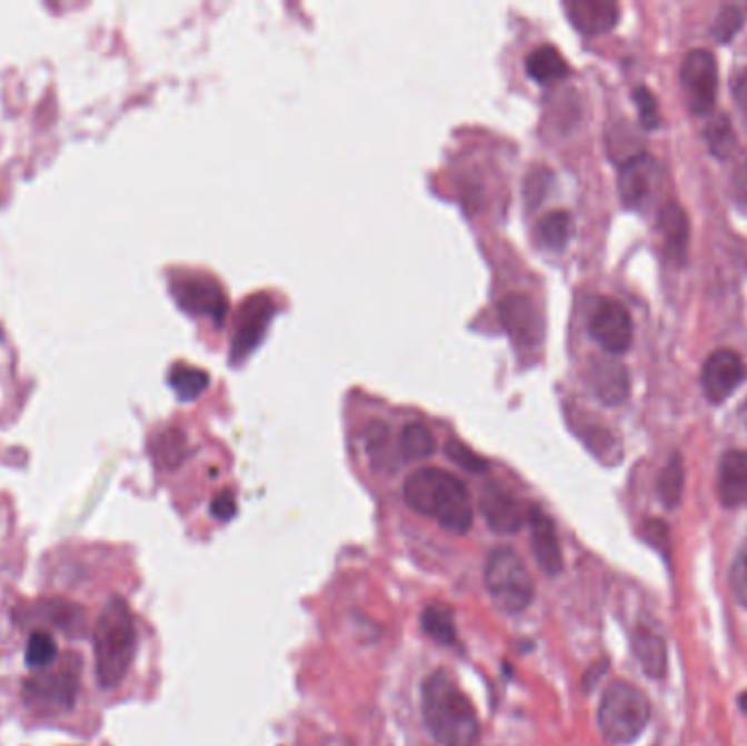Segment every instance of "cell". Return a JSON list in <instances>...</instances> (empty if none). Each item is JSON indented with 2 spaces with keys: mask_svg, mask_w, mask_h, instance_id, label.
Wrapping results in <instances>:
<instances>
[{
  "mask_svg": "<svg viewBox=\"0 0 747 746\" xmlns=\"http://www.w3.org/2000/svg\"><path fill=\"white\" fill-rule=\"evenodd\" d=\"M405 501L452 535H466L472 528V497L457 475L444 469L425 467L409 475L405 481Z\"/></svg>",
  "mask_w": 747,
  "mask_h": 746,
  "instance_id": "6da1fadb",
  "label": "cell"
},
{
  "mask_svg": "<svg viewBox=\"0 0 747 746\" xmlns=\"http://www.w3.org/2000/svg\"><path fill=\"white\" fill-rule=\"evenodd\" d=\"M422 716L429 734L441 746H475L479 740V716L472 700L444 670L422 685Z\"/></svg>",
  "mask_w": 747,
  "mask_h": 746,
  "instance_id": "7a4b0ae2",
  "label": "cell"
},
{
  "mask_svg": "<svg viewBox=\"0 0 747 746\" xmlns=\"http://www.w3.org/2000/svg\"><path fill=\"white\" fill-rule=\"evenodd\" d=\"M138 648L133 615L123 598H110L94 624V668L103 689H114L127 677Z\"/></svg>",
  "mask_w": 747,
  "mask_h": 746,
  "instance_id": "3957f363",
  "label": "cell"
},
{
  "mask_svg": "<svg viewBox=\"0 0 747 746\" xmlns=\"http://www.w3.org/2000/svg\"><path fill=\"white\" fill-rule=\"evenodd\" d=\"M651 720V703L647 694L627 680H615L606 687L599 703V732L608 745H634Z\"/></svg>",
  "mask_w": 747,
  "mask_h": 746,
  "instance_id": "277c9868",
  "label": "cell"
},
{
  "mask_svg": "<svg viewBox=\"0 0 747 746\" xmlns=\"http://www.w3.org/2000/svg\"><path fill=\"white\" fill-rule=\"evenodd\" d=\"M484 583L498 609L522 613L534 603V578L514 547H497L486 563Z\"/></svg>",
  "mask_w": 747,
  "mask_h": 746,
  "instance_id": "5b68a950",
  "label": "cell"
},
{
  "mask_svg": "<svg viewBox=\"0 0 747 746\" xmlns=\"http://www.w3.org/2000/svg\"><path fill=\"white\" fill-rule=\"evenodd\" d=\"M79 673L81 662L77 659V655H68L56 670L51 673L42 670L38 675L24 678L22 696L27 705L38 714L47 716H56L72 709L81 687Z\"/></svg>",
  "mask_w": 747,
  "mask_h": 746,
  "instance_id": "8992f818",
  "label": "cell"
},
{
  "mask_svg": "<svg viewBox=\"0 0 747 746\" xmlns=\"http://www.w3.org/2000/svg\"><path fill=\"white\" fill-rule=\"evenodd\" d=\"M171 294L178 307L190 316L210 318L215 327H223V320L228 316V298L223 287L215 278L182 273L171 280Z\"/></svg>",
  "mask_w": 747,
  "mask_h": 746,
  "instance_id": "52a82bcc",
  "label": "cell"
},
{
  "mask_svg": "<svg viewBox=\"0 0 747 746\" xmlns=\"http://www.w3.org/2000/svg\"><path fill=\"white\" fill-rule=\"evenodd\" d=\"M680 83L686 106L693 115L701 117L713 112L719 88L717 60L713 58V53L706 49L690 51L680 68Z\"/></svg>",
  "mask_w": 747,
  "mask_h": 746,
  "instance_id": "ba28073f",
  "label": "cell"
},
{
  "mask_svg": "<svg viewBox=\"0 0 747 746\" xmlns=\"http://www.w3.org/2000/svg\"><path fill=\"white\" fill-rule=\"evenodd\" d=\"M498 316L518 348H536L545 338V320L534 300L525 294H514L500 300Z\"/></svg>",
  "mask_w": 747,
  "mask_h": 746,
  "instance_id": "9c48e42d",
  "label": "cell"
},
{
  "mask_svg": "<svg viewBox=\"0 0 747 746\" xmlns=\"http://www.w3.org/2000/svg\"><path fill=\"white\" fill-rule=\"evenodd\" d=\"M273 314H276V305L265 294L249 296L248 300L241 305L239 316H237V331L232 339V352H230L232 364H241L249 352L262 341L267 327L271 325Z\"/></svg>",
  "mask_w": 747,
  "mask_h": 746,
  "instance_id": "30bf717a",
  "label": "cell"
},
{
  "mask_svg": "<svg viewBox=\"0 0 747 746\" xmlns=\"http://www.w3.org/2000/svg\"><path fill=\"white\" fill-rule=\"evenodd\" d=\"M744 359L735 350L713 352L701 368V390L713 406H721L746 381Z\"/></svg>",
  "mask_w": 747,
  "mask_h": 746,
  "instance_id": "8fae6325",
  "label": "cell"
},
{
  "mask_svg": "<svg viewBox=\"0 0 747 746\" xmlns=\"http://www.w3.org/2000/svg\"><path fill=\"white\" fill-rule=\"evenodd\" d=\"M660 187V167L654 156L638 153L631 156L621 167L619 196L625 208L640 210L656 198Z\"/></svg>",
  "mask_w": 747,
  "mask_h": 746,
  "instance_id": "7c38bea8",
  "label": "cell"
},
{
  "mask_svg": "<svg viewBox=\"0 0 747 746\" xmlns=\"http://www.w3.org/2000/svg\"><path fill=\"white\" fill-rule=\"evenodd\" d=\"M590 336L604 350L622 355L634 339L629 311L617 300H601L590 318Z\"/></svg>",
  "mask_w": 747,
  "mask_h": 746,
  "instance_id": "4fadbf2b",
  "label": "cell"
},
{
  "mask_svg": "<svg viewBox=\"0 0 747 746\" xmlns=\"http://www.w3.org/2000/svg\"><path fill=\"white\" fill-rule=\"evenodd\" d=\"M481 515L488 528L497 535H516L527 519V510L520 499L500 484H488L479 499Z\"/></svg>",
  "mask_w": 747,
  "mask_h": 746,
  "instance_id": "5bb4252c",
  "label": "cell"
},
{
  "mask_svg": "<svg viewBox=\"0 0 747 746\" xmlns=\"http://www.w3.org/2000/svg\"><path fill=\"white\" fill-rule=\"evenodd\" d=\"M531 526V547L540 569L549 576H558L564 569V554H561L560 537L556 530L554 519L540 508L531 506L527 513Z\"/></svg>",
  "mask_w": 747,
  "mask_h": 746,
  "instance_id": "9a60e30c",
  "label": "cell"
},
{
  "mask_svg": "<svg viewBox=\"0 0 747 746\" xmlns=\"http://www.w3.org/2000/svg\"><path fill=\"white\" fill-rule=\"evenodd\" d=\"M658 232L667 261H671L674 266H685L690 246V223L680 203L669 202L660 208Z\"/></svg>",
  "mask_w": 747,
  "mask_h": 746,
  "instance_id": "2e32d148",
  "label": "cell"
},
{
  "mask_svg": "<svg viewBox=\"0 0 747 746\" xmlns=\"http://www.w3.org/2000/svg\"><path fill=\"white\" fill-rule=\"evenodd\" d=\"M717 497L726 508L747 506V451L730 449L717 469Z\"/></svg>",
  "mask_w": 747,
  "mask_h": 746,
  "instance_id": "e0dca14e",
  "label": "cell"
},
{
  "mask_svg": "<svg viewBox=\"0 0 747 746\" xmlns=\"http://www.w3.org/2000/svg\"><path fill=\"white\" fill-rule=\"evenodd\" d=\"M564 9L572 27L590 38L612 31L619 22V7L606 0H570Z\"/></svg>",
  "mask_w": 747,
  "mask_h": 746,
  "instance_id": "ac0fdd59",
  "label": "cell"
},
{
  "mask_svg": "<svg viewBox=\"0 0 747 746\" xmlns=\"http://www.w3.org/2000/svg\"><path fill=\"white\" fill-rule=\"evenodd\" d=\"M590 388L606 406H621L629 395V372L612 359H592L588 368Z\"/></svg>",
  "mask_w": 747,
  "mask_h": 746,
  "instance_id": "d6986e66",
  "label": "cell"
},
{
  "mask_svg": "<svg viewBox=\"0 0 747 746\" xmlns=\"http://www.w3.org/2000/svg\"><path fill=\"white\" fill-rule=\"evenodd\" d=\"M631 653L638 666L651 678H663L667 675V641L660 633L649 626H638L631 633Z\"/></svg>",
  "mask_w": 747,
  "mask_h": 746,
  "instance_id": "ffe728a7",
  "label": "cell"
},
{
  "mask_svg": "<svg viewBox=\"0 0 747 746\" xmlns=\"http://www.w3.org/2000/svg\"><path fill=\"white\" fill-rule=\"evenodd\" d=\"M527 74L531 79H536L538 83H556L560 79H566L570 74V67L568 62L561 58L560 51L551 44H542L538 49H534L527 56Z\"/></svg>",
  "mask_w": 747,
  "mask_h": 746,
  "instance_id": "44dd1931",
  "label": "cell"
},
{
  "mask_svg": "<svg viewBox=\"0 0 747 746\" xmlns=\"http://www.w3.org/2000/svg\"><path fill=\"white\" fill-rule=\"evenodd\" d=\"M572 217L566 210H554L545 215L536 226V239L549 250H564L572 237Z\"/></svg>",
  "mask_w": 747,
  "mask_h": 746,
  "instance_id": "7402d4cb",
  "label": "cell"
},
{
  "mask_svg": "<svg viewBox=\"0 0 747 746\" xmlns=\"http://www.w3.org/2000/svg\"><path fill=\"white\" fill-rule=\"evenodd\" d=\"M422 630L441 646H455L457 644V626H455V613L446 605H429L420 615Z\"/></svg>",
  "mask_w": 747,
  "mask_h": 746,
  "instance_id": "603a6c76",
  "label": "cell"
},
{
  "mask_svg": "<svg viewBox=\"0 0 747 746\" xmlns=\"http://www.w3.org/2000/svg\"><path fill=\"white\" fill-rule=\"evenodd\" d=\"M437 442L434 431L422 422L405 425L400 434V454L405 460H427L436 454Z\"/></svg>",
  "mask_w": 747,
  "mask_h": 746,
  "instance_id": "cb8c5ba5",
  "label": "cell"
},
{
  "mask_svg": "<svg viewBox=\"0 0 747 746\" xmlns=\"http://www.w3.org/2000/svg\"><path fill=\"white\" fill-rule=\"evenodd\" d=\"M153 458L162 469H178L188 458L187 436L171 427L153 440Z\"/></svg>",
  "mask_w": 747,
  "mask_h": 746,
  "instance_id": "d4e9b609",
  "label": "cell"
},
{
  "mask_svg": "<svg viewBox=\"0 0 747 746\" xmlns=\"http://www.w3.org/2000/svg\"><path fill=\"white\" fill-rule=\"evenodd\" d=\"M58 655H60V648H58V641L56 637L49 633V630H33L29 641H27V648H24V662L31 670H47L51 668L56 662H58Z\"/></svg>",
  "mask_w": 747,
  "mask_h": 746,
  "instance_id": "484cf974",
  "label": "cell"
},
{
  "mask_svg": "<svg viewBox=\"0 0 747 746\" xmlns=\"http://www.w3.org/2000/svg\"><path fill=\"white\" fill-rule=\"evenodd\" d=\"M683 493H685V465L683 458L674 454L658 477V495L669 510H676L683 501Z\"/></svg>",
  "mask_w": 747,
  "mask_h": 746,
  "instance_id": "4316f807",
  "label": "cell"
},
{
  "mask_svg": "<svg viewBox=\"0 0 747 746\" xmlns=\"http://www.w3.org/2000/svg\"><path fill=\"white\" fill-rule=\"evenodd\" d=\"M169 384H171V388H173V392L178 395L180 401H195L199 395L206 392V388L210 384V377L201 368L176 366L169 375Z\"/></svg>",
  "mask_w": 747,
  "mask_h": 746,
  "instance_id": "83f0119b",
  "label": "cell"
},
{
  "mask_svg": "<svg viewBox=\"0 0 747 746\" xmlns=\"http://www.w3.org/2000/svg\"><path fill=\"white\" fill-rule=\"evenodd\" d=\"M706 142H708V149L715 158L719 160H728L733 156V151L737 149V138H735V130L728 121L726 115H717L708 128H706Z\"/></svg>",
  "mask_w": 747,
  "mask_h": 746,
  "instance_id": "f1b7e54d",
  "label": "cell"
},
{
  "mask_svg": "<svg viewBox=\"0 0 747 746\" xmlns=\"http://www.w3.org/2000/svg\"><path fill=\"white\" fill-rule=\"evenodd\" d=\"M44 617L49 619V624H53L56 628H60L66 635H81L86 630V617H83V610L70 603H60V600H53V603H47L44 607Z\"/></svg>",
  "mask_w": 747,
  "mask_h": 746,
  "instance_id": "f546056e",
  "label": "cell"
},
{
  "mask_svg": "<svg viewBox=\"0 0 747 746\" xmlns=\"http://www.w3.org/2000/svg\"><path fill=\"white\" fill-rule=\"evenodd\" d=\"M747 7L744 4H726L719 16L717 22L713 27V33L719 42H728L737 36V31L744 27L746 22Z\"/></svg>",
  "mask_w": 747,
  "mask_h": 746,
  "instance_id": "4dcf8cb0",
  "label": "cell"
},
{
  "mask_svg": "<svg viewBox=\"0 0 747 746\" xmlns=\"http://www.w3.org/2000/svg\"><path fill=\"white\" fill-rule=\"evenodd\" d=\"M634 101H636L643 128L645 130H656L660 126V110H658V101H656L654 92L645 86H638L634 90Z\"/></svg>",
  "mask_w": 747,
  "mask_h": 746,
  "instance_id": "1f68e13d",
  "label": "cell"
},
{
  "mask_svg": "<svg viewBox=\"0 0 747 746\" xmlns=\"http://www.w3.org/2000/svg\"><path fill=\"white\" fill-rule=\"evenodd\" d=\"M730 589L739 605L747 607V541L739 547L730 565Z\"/></svg>",
  "mask_w": 747,
  "mask_h": 746,
  "instance_id": "d6a6232c",
  "label": "cell"
},
{
  "mask_svg": "<svg viewBox=\"0 0 747 746\" xmlns=\"http://www.w3.org/2000/svg\"><path fill=\"white\" fill-rule=\"evenodd\" d=\"M446 454H448V458L455 462V465H459V467H464L466 471H472V474H481V471H486L488 469V462L486 460H481L475 451H470L466 445H461V442H455V440H450L448 445H446Z\"/></svg>",
  "mask_w": 747,
  "mask_h": 746,
  "instance_id": "836d02e7",
  "label": "cell"
},
{
  "mask_svg": "<svg viewBox=\"0 0 747 746\" xmlns=\"http://www.w3.org/2000/svg\"><path fill=\"white\" fill-rule=\"evenodd\" d=\"M549 182H551V173L547 169L531 171L527 182H525V200H527V203L536 206V203L542 202Z\"/></svg>",
  "mask_w": 747,
  "mask_h": 746,
  "instance_id": "e575fe53",
  "label": "cell"
},
{
  "mask_svg": "<svg viewBox=\"0 0 747 746\" xmlns=\"http://www.w3.org/2000/svg\"><path fill=\"white\" fill-rule=\"evenodd\" d=\"M210 513H212L217 519H221V521L232 519L235 513H237V499H235V493L228 490V488L221 490V493L212 499V504H210Z\"/></svg>",
  "mask_w": 747,
  "mask_h": 746,
  "instance_id": "d590c367",
  "label": "cell"
},
{
  "mask_svg": "<svg viewBox=\"0 0 747 746\" xmlns=\"http://www.w3.org/2000/svg\"><path fill=\"white\" fill-rule=\"evenodd\" d=\"M730 191L739 202H747V156H744L733 169Z\"/></svg>",
  "mask_w": 747,
  "mask_h": 746,
  "instance_id": "8d00e7d4",
  "label": "cell"
},
{
  "mask_svg": "<svg viewBox=\"0 0 747 746\" xmlns=\"http://www.w3.org/2000/svg\"><path fill=\"white\" fill-rule=\"evenodd\" d=\"M733 97H735V103L739 108V115H741L747 130V70H741L735 77V81H733Z\"/></svg>",
  "mask_w": 747,
  "mask_h": 746,
  "instance_id": "74e56055",
  "label": "cell"
},
{
  "mask_svg": "<svg viewBox=\"0 0 747 746\" xmlns=\"http://www.w3.org/2000/svg\"><path fill=\"white\" fill-rule=\"evenodd\" d=\"M739 705H741V709H744V714H747V692L739 698Z\"/></svg>",
  "mask_w": 747,
  "mask_h": 746,
  "instance_id": "f35d334b",
  "label": "cell"
}]
</instances>
